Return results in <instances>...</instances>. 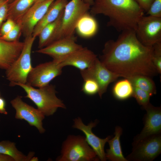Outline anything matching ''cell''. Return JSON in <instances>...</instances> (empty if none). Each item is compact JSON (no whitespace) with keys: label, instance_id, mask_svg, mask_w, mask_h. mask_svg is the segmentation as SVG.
I'll use <instances>...</instances> for the list:
<instances>
[{"label":"cell","instance_id":"6da1fadb","mask_svg":"<svg viewBox=\"0 0 161 161\" xmlns=\"http://www.w3.org/2000/svg\"><path fill=\"white\" fill-rule=\"evenodd\" d=\"M102 53L100 62L120 77L128 79L143 75L151 78L158 73L152 62L153 46L142 44L134 30H123L116 40L107 41Z\"/></svg>","mask_w":161,"mask_h":161},{"label":"cell","instance_id":"7a4b0ae2","mask_svg":"<svg viewBox=\"0 0 161 161\" xmlns=\"http://www.w3.org/2000/svg\"><path fill=\"white\" fill-rule=\"evenodd\" d=\"M90 10L93 16L102 14L107 17V25L119 32L135 30L144 12L134 0H94Z\"/></svg>","mask_w":161,"mask_h":161},{"label":"cell","instance_id":"3957f363","mask_svg":"<svg viewBox=\"0 0 161 161\" xmlns=\"http://www.w3.org/2000/svg\"><path fill=\"white\" fill-rule=\"evenodd\" d=\"M16 86L24 90L26 93L25 97L32 101L45 116L53 115L58 108H66L63 101L57 97L54 85L49 84L37 89L27 83H17Z\"/></svg>","mask_w":161,"mask_h":161},{"label":"cell","instance_id":"277c9868","mask_svg":"<svg viewBox=\"0 0 161 161\" xmlns=\"http://www.w3.org/2000/svg\"><path fill=\"white\" fill-rule=\"evenodd\" d=\"M90 6L83 0H71L68 2L64 9L61 24L52 37L50 44L60 39L74 36L77 22L80 17L90 10Z\"/></svg>","mask_w":161,"mask_h":161},{"label":"cell","instance_id":"5b68a950","mask_svg":"<svg viewBox=\"0 0 161 161\" xmlns=\"http://www.w3.org/2000/svg\"><path fill=\"white\" fill-rule=\"evenodd\" d=\"M35 38L32 35L25 37L23 49L18 57L7 69L6 78L11 86L17 83L26 84L28 75L32 68L31 52Z\"/></svg>","mask_w":161,"mask_h":161},{"label":"cell","instance_id":"8992f818","mask_svg":"<svg viewBox=\"0 0 161 161\" xmlns=\"http://www.w3.org/2000/svg\"><path fill=\"white\" fill-rule=\"evenodd\" d=\"M99 159L87 142L85 137L71 135L64 141L59 161H90Z\"/></svg>","mask_w":161,"mask_h":161},{"label":"cell","instance_id":"52a82bcc","mask_svg":"<svg viewBox=\"0 0 161 161\" xmlns=\"http://www.w3.org/2000/svg\"><path fill=\"white\" fill-rule=\"evenodd\" d=\"M135 31L142 44L152 47L161 42V18L144 15L138 22Z\"/></svg>","mask_w":161,"mask_h":161},{"label":"cell","instance_id":"ba28073f","mask_svg":"<svg viewBox=\"0 0 161 161\" xmlns=\"http://www.w3.org/2000/svg\"><path fill=\"white\" fill-rule=\"evenodd\" d=\"M63 68L58 61L53 60L40 64L32 68L28 75L26 83L38 88L47 85L62 74Z\"/></svg>","mask_w":161,"mask_h":161},{"label":"cell","instance_id":"9c48e42d","mask_svg":"<svg viewBox=\"0 0 161 161\" xmlns=\"http://www.w3.org/2000/svg\"><path fill=\"white\" fill-rule=\"evenodd\" d=\"M160 134L152 135L134 143L132 151L127 160L139 161L153 160L161 153Z\"/></svg>","mask_w":161,"mask_h":161},{"label":"cell","instance_id":"30bf717a","mask_svg":"<svg viewBox=\"0 0 161 161\" xmlns=\"http://www.w3.org/2000/svg\"><path fill=\"white\" fill-rule=\"evenodd\" d=\"M80 71L83 80L91 79L97 83L99 86L98 93L100 98L106 91L109 85L120 77L108 69L97 58L89 67Z\"/></svg>","mask_w":161,"mask_h":161},{"label":"cell","instance_id":"8fae6325","mask_svg":"<svg viewBox=\"0 0 161 161\" xmlns=\"http://www.w3.org/2000/svg\"><path fill=\"white\" fill-rule=\"evenodd\" d=\"M10 103L16 110V119L24 120L30 126L35 127L41 134L44 133L42 121L45 116L38 109L24 102L20 96L11 100Z\"/></svg>","mask_w":161,"mask_h":161},{"label":"cell","instance_id":"7c38bea8","mask_svg":"<svg viewBox=\"0 0 161 161\" xmlns=\"http://www.w3.org/2000/svg\"><path fill=\"white\" fill-rule=\"evenodd\" d=\"M76 40L75 36L60 39L36 52L47 55L58 61L83 47L76 43Z\"/></svg>","mask_w":161,"mask_h":161},{"label":"cell","instance_id":"4fadbf2b","mask_svg":"<svg viewBox=\"0 0 161 161\" xmlns=\"http://www.w3.org/2000/svg\"><path fill=\"white\" fill-rule=\"evenodd\" d=\"M54 0H45L34 3L17 23L20 24L22 32L25 38L32 35L35 27Z\"/></svg>","mask_w":161,"mask_h":161},{"label":"cell","instance_id":"5bb4252c","mask_svg":"<svg viewBox=\"0 0 161 161\" xmlns=\"http://www.w3.org/2000/svg\"><path fill=\"white\" fill-rule=\"evenodd\" d=\"M73 127L82 131L84 134L86 140L89 145L95 152L99 160L106 161V159L104 151L105 145L111 136H109L104 139H101L95 135L92 131V128L95 127L97 122H91L87 125H85L79 117L74 120Z\"/></svg>","mask_w":161,"mask_h":161},{"label":"cell","instance_id":"9a60e30c","mask_svg":"<svg viewBox=\"0 0 161 161\" xmlns=\"http://www.w3.org/2000/svg\"><path fill=\"white\" fill-rule=\"evenodd\" d=\"M147 112L144 127L141 133L136 137V142L148 137L160 134L161 109L150 103L144 108Z\"/></svg>","mask_w":161,"mask_h":161},{"label":"cell","instance_id":"2e32d148","mask_svg":"<svg viewBox=\"0 0 161 161\" xmlns=\"http://www.w3.org/2000/svg\"><path fill=\"white\" fill-rule=\"evenodd\" d=\"M97 58L93 52L83 47L58 62L63 67L72 66L81 71L89 67Z\"/></svg>","mask_w":161,"mask_h":161},{"label":"cell","instance_id":"e0dca14e","mask_svg":"<svg viewBox=\"0 0 161 161\" xmlns=\"http://www.w3.org/2000/svg\"><path fill=\"white\" fill-rule=\"evenodd\" d=\"M24 42L19 41H8L0 37V69H7L20 55Z\"/></svg>","mask_w":161,"mask_h":161},{"label":"cell","instance_id":"ac0fdd59","mask_svg":"<svg viewBox=\"0 0 161 161\" xmlns=\"http://www.w3.org/2000/svg\"><path fill=\"white\" fill-rule=\"evenodd\" d=\"M68 2V0H55L53 1L42 18L35 27L32 36L36 38L45 26L55 21L63 11Z\"/></svg>","mask_w":161,"mask_h":161},{"label":"cell","instance_id":"d6986e66","mask_svg":"<svg viewBox=\"0 0 161 161\" xmlns=\"http://www.w3.org/2000/svg\"><path fill=\"white\" fill-rule=\"evenodd\" d=\"M97 29L98 24L96 20L87 12L80 18L76 24L75 30L80 36L89 38L94 36Z\"/></svg>","mask_w":161,"mask_h":161},{"label":"cell","instance_id":"ffe728a7","mask_svg":"<svg viewBox=\"0 0 161 161\" xmlns=\"http://www.w3.org/2000/svg\"><path fill=\"white\" fill-rule=\"evenodd\" d=\"M122 132V130L120 127H116L114 137L108 141L109 148L106 150L105 153L106 160L112 161H128L123 154L120 145V137Z\"/></svg>","mask_w":161,"mask_h":161},{"label":"cell","instance_id":"44dd1931","mask_svg":"<svg viewBox=\"0 0 161 161\" xmlns=\"http://www.w3.org/2000/svg\"><path fill=\"white\" fill-rule=\"evenodd\" d=\"M35 1L13 0L8 4L7 19H11L17 23Z\"/></svg>","mask_w":161,"mask_h":161},{"label":"cell","instance_id":"7402d4cb","mask_svg":"<svg viewBox=\"0 0 161 161\" xmlns=\"http://www.w3.org/2000/svg\"><path fill=\"white\" fill-rule=\"evenodd\" d=\"M64 10L55 21L45 26L40 32L38 36L39 37L38 48L39 49L50 44L52 37L61 24Z\"/></svg>","mask_w":161,"mask_h":161},{"label":"cell","instance_id":"603a6c76","mask_svg":"<svg viewBox=\"0 0 161 161\" xmlns=\"http://www.w3.org/2000/svg\"><path fill=\"white\" fill-rule=\"evenodd\" d=\"M0 153L9 156L15 161H28L33 157L34 153L30 152L26 156L16 148L15 143L8 140L0 142Z\"/></svg>","mask_w":161,"mask_h":161},{"label":"cell","instance_id":"cb8c5ba5","mask_svg":"<svg viewBox=\"0 0 161 161\" xmlns=\"http://www.w3.org/2000/svg\"><path fill=\"white\" fill-rule=\"evenodd\" d=\"M128 79L133 86L136 87L148 93L151 95L156 93V89L154 82L150 77L138 75Z\"/></svg>","mask_w":161,"mask_h":161},{"label":"cell","instance_id":"d4e9b609","mask_svg":"<svg viewBox=\"0 0 161 161\" xmlns=\"http://www.w3.org/2000/svg\"><path fill=\"white\" fill-rule=\"evenodd\" d=\"M133 86L127 78L118 81L115 84L113 89L114 96L119 100H124L132 95Z\"/></svg>","mask_w":161,"mask_h":161},{"label":"cell","instance_id":"484cf974","mask_svg":"<svg viewBox=\"0 0 161 161\" xmlns=\"http://www.w3.org/2000/svg\"><path fill=\"white\" fill-rule=\"evenodd\" d=\"M132 96L134 97L138 103L144 108L150 103L149 99L151 95L146 92L139 88L133 86V92Z\"/></svg>","mask_w":161,"mask_h":161},{"label":"cell","instance_id":"4316f807","mask_svg":"<svg viewBox=\"0 0 161 161\" xmlns=\"http://www.w3.org/2000/svg\"><path fill=\"white\" fill-rule=\"evenodd\" d=\"M82 91L85 94L89 95H94L98 93L99 86L97 83L91 79L83 80Z\"/></svg>","mask_w":161,"mask_h":161},{"label":"cell","instance_id":"83f0119b","mask_svg":"<svg viewBox=\"0 0 161 161\" xmlns=\"http://www.w3.org/2000/svg\"><path fill=\"white\" fill-rule=\"evenodd\" d=\"M153 54L152 60L158 73H161V42L153 46Z\"/></svg>","mask_w":161,"mask_h":161},{"label":"cell","instance_id":"f1b7e54d","mask_svg":"<svg viewBox=\"0 0 161 161\" xmlns=\"http://www.w3.org/2000/svg\"><path fill=\"white\" fill-rule=\"evenodd\" d=\"M22 32L21 27L19 23H16L13 29L6 35L0 36V38L8 41H19Z\"/></svg>","mask_w":161,"mask_h":161},{"label":"cell","instance_id":"f546056e","mask_svg":"<svg viewBox=\"0 0 161 161\" xmlns=\"http://www.w3.org/2000/svg\"><path fill=\"white\" fill-rule=\"evenodd\" d=\"M146 12V15L161 18V0H154Z\"/></svg>","mask_w":161,"mask_h":161},{"label":"cell","instance_id":"4dcf8cb0","mask_svg":"<svg viewBox=\"0 0 161 161\" xmlns=\"http://www.w3.org/2000/svg\"><path fill=\"white\" fill-rule=\"evenodd\" d=\"M9 3L8 0L0 1V29L3 22L7 19Z\"/></svg>","mask_w":161,"mask_h":161},{"label":"cell","instance_id":"1f68e13d","mask_svg":"<svg viewBox=\"0 0 161 161\" xmlns=\"http://www.w3.org/2000/svg\"><path fill=\"white\" fill-rule=\"evenodd\" d=\"M3 23L0 29V36L5 35L10 31L14 27L16 23L10 19H7Z\"/></svg>","mask_w":161,"mask_h":161},{"label":"cell","instance_id":"d6a6232c","mask_svg":"<svg viewBox=\"0 0 161 161\" xmlns=\"http://www.w3.org/2000/svg\"><path fill=\"white\" fill-rule=\"evenodd\" d=\"M140 7L146 12L154 0H134Z\"/></svg>","mask_w":161,"mask_h":161},{"label":"cell","instance_id":"836d02e7","mask_svg":"<svg viewBox=\"0 0 161 161\" xmlns=\"http://www.w3.org/2000/svg\"><path fill=\"white\" fill-rule=\"evenodd\" d=\"M6 102L5 100L3 98L0 96V113L5 115L7 114L5 107Z\"/></svg>","mask_w":161,"mask_h":161},{"label":"cell","instance_id":"e575fe53","mask_svg":"<svg viewBox=\"0 0 161 161\" xmlns=\"http://www.w3.org/2000/svg\"><path fill=\"white\" fill-rule=\"evenodd\" d=\"M0 161H15L11 157L0 153Z\"/></svg>","mask_w":161,"mask_h":161},{"label":"cell","instance_id":"d590c367","mask_svg":"<svg viewBox=\"0 0 161 161\" xmlns=\"http://www.w3.org/2000/svg\"><path fill=\"white\" fill-rule=\"evenodd\" d=\"M85 2L89 4L92 6L93 4L94 0H83Z\"/></svg>","mask_w":161,"mask_h":161},{"label":"cell","instance_id":"8d00e7d4","mask_svg":"<svg viewBox=\"0 0 161 161\" xmlns=\"http://www.w3.org/2000/svg\"><path fill=\"white\" fill-rule=\"evenodd\" d=\"M30 161H38V159L37 157H32L31 159H30Z\"/></svg>","mask_w":161,"mask_h":161},{"label":"cell","instance_id":"74e56055","mask_svg":"<svg viewBox=\"0 0 161 161\" xmlns=\"http://www.w3.org/2000/svg\"><path fill=\"white\" fill-rule=\"evenodd\" d=\"M44 0H36V1H35L34 3L39 2L43 1H44Z\"/></svg>","mask_w":161,"mask_h":161},{"label":"cell","instance_id":"f35d334b","mask_svg":"<svg viewBox=\"0 0 161 161\" xmlns=\"http://www.w3.org/2000/svg\"><path fill=\"white\" fill-rule=\"evenodd\" d=\"M8 0L9 1V3H10L13 0Z\"/></svg>","mask_w":161,"mask_h":161},{"label":"cell","instance_id":"ab89813d","mask_svg":"<svg viewBox=\"0 0 161 161\" xmlns=\"http://www.w3.org/2000/svg\"><path fill=\"white\" fill-rule=\"evenodd\" d=\"M2 0H0V1H1Z\"/></svg>","mask_w":161,"mask_h":161},{"label":"cell","instance_id":"60d3db41","mask_svg":"<svg viewBox=\"0 0 161 161\" xmlns=\"http://www.w3.org/2000/svg\"></svg>","mask_w":161,"mask_h":161}]
</instances>
